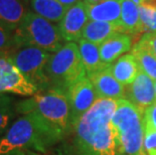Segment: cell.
I'll use <instances>...</instances> for the list:
<instances>
[{"label":"cell","mask_w":156,"mask_h":155,"mask_svg":"<svg viewBox=\"0 0 156 155\" xmlns=\"http://www.w3.org/2000/svg\"><path fill=\"white\" fill-rule=\"evenodd\" d=\"M118 101L98 99L74 125L80 155H117V139L112 125Z\"/></svg>","instance_id":"cell-1"},{"label":"cell","mask_w":156,"mask_h":155,"mask_svg":"<svg viewBox=\"0 0 156 155\" xmlns=\"http://www.w3.org/2000/svg\"><path fill=\"white\" fill-rule=\"evenodd\" d=\"M58 132L34 113L22 115L0 138V155L15 150L44 153L62 139Z\"/></svg>","instance_id":"cell-2"},{"label":"cell","mask_w":156,"mask_h":155,"mask_svg":"<svg viewBox=\"0 0 156 155\" xmlns=\"http://www.w3.org/2000/svg\"><path fill=\"white\" fill-rule=\"evenodd\" d=\"M15 111L25 115L34 113L64 137L72 127L71 107L67 92L58 89L38 92L15 104Z\"/></svg>","instance_id":"cell-3"},{"label":"cell","mask_w":156,"mask_h":155,"mask_svg":"<svg viewBox=\"0 0 156 155\" xmlns=\"http://www.w3.org/2000/svg\"><path fill=\"white\" fill-rule=\"evenodd\" d=\"M112 125L117 139V155H137L144 148L142 114L128 100H118Z\"/></svg>","instance_id":"cell-4"},{"label":"cell","mask_w":156,"mask_h":155,"mask_svg":"<svg viewBox=\"0 0 156 155\" xmlns=\"http://www.w3.org/2000/svg\"><path fill=\"white\" fill-rule=\"evenodd\" d=\"M13 36L15 47H35L49 54L58 51L66 44L58 25L32 11H28Z\"/></svg>","instance_id":"cell-5"},{"label":"cell","mask_w":156,"mask_h":155,"mask_svg":"<svg viewBox=\"0 0 156 155\" xmlns=\"http://www.w3.org/2000/svg\"><path fill=\"white\" fill-rule=\"evenodd\" d=\"M45 74L51 89L65 92L87 76L77 42H66L58 51L51 54L46 64Z\"/></svg>","instance_id":"cell-6"},{"label":"cell","mask_w":156,"mask_h":155,"mask_svg":"<svg viewBox=\"0 0 156 155\" xmlns=\"http://www.w3.org/2000/svg\"><path fill=\"white\" fill-rule=\"evenodd\" d=\"M7 55L18 70L37 87L39 92L51 89L45 67L51 54L35 47L22 45L13 48L7 51Z\"/></svg>","instance_id":"cell-7"},{"label":"cell","mask_w":156,"mask_h":155,"mask_svg":"<svg viewBox=\"0 0 156 155\" xmlns=\"http://www.w3.org/2000/svg\"><path fill=\"white\" fill-rule=\"evenodd\" d=\"M39 90L17 69L7 51L0 52V94L31 97Z\"/></svg>","instance_id":"cell-8"},{"label":"cell","mask_w":156,"mask_h":155,"mask_svg":"<svg viewBox=\"0 0 156 155\" xmlns=\"http://www.w3.org/2000/svg\"><path fill=\"white\" fill-rule=\"evenodd\" d=\"M67 94L71 107V125L74 127L80 118L93 107L98 97L88 76L72 85L68 89Z\"/></svg>","instance_id":"cell-9"},{"label":"cell","mask_w":156,"mask_h":155,"mask_svg":"<svg viewBox=\"0 0 156 155\" xmlns=\"http://www.w3.org/2000/svg\"><path fill=\"white\" fill-rule=\"evenodd\" d=\"M89 21L87 6L84 1L69 7L59 21L58 28L65 42H78L82 38L83 31Z\"/></svg>","instance_id":"cell-10"},{"label":"cell","mask_w":156,"mask_h":155,"mask_svg":"<svg viewBox=\"0 0 156 155\" xmlns=\"http://www.w3.org/2000/svg\"><path fill=\"white\" fill-rule=\"evenodd\" d=\"M125 88V99L142 115H144L145 111L156 102L154 81L142 71H140L133 83Z\"/></svg>","instance_id":"cell-11"},{"label":"cell","mask_w":156,"mask_h":155,"mask_svg":"<svg viewBox=\"0 0 156 155\" xmlns=\"http://www.w3.org/2000/svg\"><path fill=\"white\" fill-rule=\"evenodd\" d=\"M95 88L98 99L121 100L125 99L126 88L116 80L111 72V65L88 76Z\"/></svg>","instance_id":"cell-12"},{"label":"cell","mask_w":156,"mask_h":155,"mask_svg":"<svg viewBox=\"0 0 156 155\" xmlns=\"http://www.w3.org/2000/svg\"><path fill=\"white\" fill-rule=\"evenodd\" d=\"M28 11L23 0H0V25L14 32Z\"/></svg>","instance_id":"cell-13"},{"label":"cell","mask_w":156,"mask_h":155,"mask_svg":"<svg viewBox=\"0 0 156 155\" xmlns=\"http://www.w3.org/2000/svg\"><path fill=\"white\" fill-rule=\"evenodd\" d=\"M102 62L111 65L119 58L132 49V37L127 33H118L99 45Z\"/></svg>","instance_id":"cell-14"},{"label":"cell","mask_w":156,"mask_h":155,"mask_svg":"<svg viewBox=\"0 0 156 155\" xmlns=\"http://www.w3.org/2000/svg\"><path fill=\"white\" fill-rule=\"evenodd\" d=\"M123 0H102L96 4H86L89 20L120 23Z\"/></svg>","instance_id":"cell-15"},{"label":"cell","mask_w":156,"mask_h":155,"mask_svg":"<svg viewBox=\"0 0 156 155\" xmlns=\"http://www.w3.org/2000/svg\"><path fill=\"white\" fill-rule=\"evenodd\" d=\"M118 33H125L121 23L89 20L83 31L82 38L100 45Z\"/></svg>","instance_id":"cell-16"},{"label":"cell","mask_w":156,"mask_h":155,"mask_svg":"<svg viewBox=\"0 0 156 155\" xmlns=\"http://www.w3.org/2000/svg\"><path fill=\"white\" fill-rule=\"evenodd\" d=\"M138 62L132 54H126L111 65V72L116 80L127 87L132 84L140 72Z\"/></svg>","instance_id":"cell-17"},{"label":"cell","mask_w":156,"mask_h":155,"mask_svg":"<svg viewBox=\"0 0 156 155\" xmlns=\"http://www.w3.org/2000/svg\"><path fill=\"white\" fill-rule=\"evenodd\" d=\"M78 47L87 76H90L102 70V69L108 67L107 65H105L102 62L100 48H99L98 44H95L91 41L81 38L78 41Z\"/></svg>","instance_id":"cell-18"},{"label":"cell","mask_w":156,"mask_h":155,"mask_svg":"<svg viewBox=\"0 0 156 155\" xmlns=\"http://www.w3.org/2000/svg\"><path fill=\"white\" fill-rule=\"evenodd\" d=\"M120 23L124 29V32L129 35L143 33L139 6L133 0H123L122 1Z\"/></svg>","instance_id":"cell-19"},{"label":"cell","mask_w":156,"mask_h":155,"mask_svg":"<svg viewBox=\"0 0 156 155\" xmlns=\"http://www.w3.org/2000/svg\"><path fill=\"white\" fill-rule=\"evenodd\" d=\"M29 2L32 12L55 23H59L67 10L58 0H30Z\"/></svg>","instance_id":"cell-20"},{"label":"cell","mask_w":156,"mask_h":155,"mask_svg":"<svg viewBox=\"0 0 156 155\" xmlns=\"http://www.w3.org/2000/svg\"><path fill=\"white\" fill-rule=\"evenodd\" d=\"M140 70L149 76L153 81H156V58L141 39L131 49Z\"/></svg>","instance_id":"cell-21"},{"label":"cell","mask_w":156,"mask_h":155,"mask_svg":"<svg viewBox=\"0 0 156 155\" xmlns=\"http://www.w3.org/2000/svg\"><path fill=\"white\" fill-rule=\"evenodd\" d=\"M14 111L15 105H13L10 96L0 94V136L9 128V124L14 116Z\"/></svg>","instance_id":"cell-22"},{"label":"cell","mask_w":156,"mask_h":155,"mask_svg":"<svg viewBox=\"0 0 156 155\" xmlns=\"http://www.w3.org/2000/svg\"><path fill=\"white\" fill-rule=\"evenodd\" d=\"M139 13L142 23L143 33L156 32V10L146 7L144 5H139Z\"/></svg>","instance_id":"cell-23"},{"label":"cell","mask_w":156,"mask_h":155,"mask_svg":"<svg viewBox=\"0 0 156 155\" xmlns=\"http://www.w3.org/2000/svg\"><path fill=\"white\" fill-rule=\"evenodd\" d=\"M144 141L143 147L148 155H156V128L147 121L143 120Z\"/></svg>","instance_id":"cell-24"},{"label":"cell","mask_w":156,"mask_h":155,"mask_svg":"<svg viewBox=\"0 0 156 155\" xmlns=\"http://www.w3.org/2000/svg\"><path fill=\"white\" fill-rule=\"evenodd\" d=\"M15 48L13 32L0 25V52L8 51Z\"/></svg>","instance_id":"cell-25"},{"label":"cell","mask_w":156,"mask_h":155,"mask_svg":"<svg viewBox=\"0 0 156 155\" xmlns=\"http://www.w3.org/2000/svg\"><path fill=\"white\" fill-rule=\"evenodd\" d=\"M144 44L147 45V48L150 49L151 52L156 58V32H148L142 35L140 38Z\"/></svg>","instance_id":"cell-26"},{"label":"cell","mask_w":156,"mask_h":155,"mask_svg":"<svg viewBox=\"0 0 156 155\" xmlns=\"http://www.w3.org/2000/svg\"><path fill=\"white\" fill-rule=\"evenodd\" d=\"M143 120L149 122L152 126L156 128V102L145 111Z\"/></svg>","instance_id":"cell-27"},{"label":"cell","mask_w":156,"mask_h":155,"mask_svg":"<svg viewBox=\"0 0 156 155\" xmlns=\"http://www.w3.org/2000/svg\"><path fill=\"white\" fill-rule=\"evenodd\" d=\"M58 1L61 2L62 4L64 5L65 7L68 9L69 7H71V6L75 5V4H77L78 2L82 1V0H58Z\"/></svg>","instance_id":"cell-28"},{"label":"cell","mask_w":156,"mask_h":155,"mask_svg":"<svg viewBox=\"0 0 156 155\" xmlns=\"http://www.w3.org/2000/svg\"><path fill=\"white\" fill-rule=\"evenodd\" d=\"M2 155H30L28 150H15V151H11L9 153L6 154H2Z\"/></svg>","instance_id":"cell-29"},{"label":"cell","mask_w":156,"mask_h":155,"mask_svg":"<svg viewBox=\"0 0 156 155\" xmlns=\"http://www.w3.org/2000/svg\"><path fill=\"white\" fill-rule=\"evenodd\" d=\"M86 4H96V3H99L102 0H83Z\"/></svg>","instance_id":"cell-30"},{"label":"cell","mask_w":156,"mask_h":155,"mask_svg":"<svg viewBox=\"0 0 156 155\" xmlns=\"http://www.w3.org/2000/svg\"><path fill=\"white\" fill-rule=\"evenodd\" d=\"M137 155H147V154H146V152H145V149L143 148V149H142V150H141L140 152H139Z\"/></svg>","instance_id":"cell-31"},{"label":"cell","mask_w":156,"mask_h":155,"mask_svg":"<svg viewBox=\"0 0 156 155\" xmlns=\"http://www.w3.org/2000/svg\"><path fill=\"white\" fill-rule=\"evenodd\" d=\"M29 153H30V155H41V154H37V153L34 152V151H29Z\"/></svg>","instance_id":"cell-32"},{"label":"cell","mask_w":156,"mask_h":155,"mask_svg":"<svg viewBox=\"0 0 156 155\" xmlns=\"http://www.w3.org/2000/svg\"><path fill=\"white\" fill-rule=\"evenodd\" d=\"M154 90H155V100H156V81H154Z\"/></svg>","instance_id":"cell-33"},{"label":"cell","mask_w":156,"mask_h":155,"mask_svg":"<svg viewBox=\"0 0 156 155\" xmlns=\"http://www.w3.org/2000/svg\"><path fill=\"white\" fill-rule=\"evenodd\" d=\"M23 1H24L25 3H28L29 1H30V0H23Z\"/></svg>","instance_id":"cell-34"},{"label":"cell","mask_w":156,"mask_h":155,"mask_svg":"<svg viewBox=\"0 0 156 155\" xmlns=\"http://www.w3.org/2000/svg\"><path fill=\"white\" fill-rule=\"evenodd\" d=\"M142 1H143V0H140V2H142Z\"/></svg>","instance_id":"cell-35"}]
</instances>
